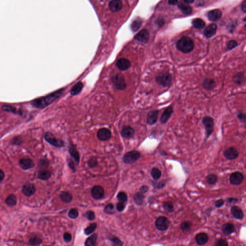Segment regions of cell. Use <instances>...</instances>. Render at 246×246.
<instances>
[{
  "mask_svg": "<svg viewBox=\"0 0 246 246\" xmlns=\"http://www.w3.org/2000/svg\"><path fill=\"white\" fill-rule=\"evenodd\" d=\"M111 132L108 129L102 128L99 129L97 133V138L101 141H107L111 138Z\"/></svg>",
  "mask_w": 246,
  "mask_h": 246,
  "instance_id": "11",
  "label": "cell"
},
{
  "mask_svg": "<svg viewBox=\"0 0 246 246\" xmlns=\"http://www.w3.org/2000/svg\"><path fill=\"white\" fill-rule=\"evenodd\" d=\"M159 111L158 110H152L149 112L147 116V123L148 125L152 126L155 124L158 121Z\"/></svg>",
  "mask_w": 246,
  "mask_h": 246,
  "instance_id": "12",
  "label": "cell"
},
{
  "mask_svg": "<svg viewBox=\"0 0 246 246\" xmlns=\"http://www.w3.org/2000/svg\"><path fill=\"white\" fill-rule=\"evenodd\" d=\"M178 7L184 14H190L192 12V8L186 2H180L178 4Z\"/></svg>",
  "mask_w": 246,
  "mask_h": 246,
  "instance_id": "26",
  "label": "cell"
},
{
  "mask_svg": "<svg viewBox=\"0 0 246 246\" xmlns=\"http://www.w3.org/2000/svg\"><path fill=\"white\" fill-rule=\"evenodd\" d=\"M206 180L209 185H214L216 183L218 177L216 174H210L206 177Z\"/></svg>",
  "mask_w": 246,
  "mask_h": 246,
  "instance_id": "39",
  "label": "cell"
},
{
  "mask_svg": "<svg viewBox=\"0 0 246 246\" xmlns=\"http://www.w3.org/2000/svg\"><path fill=\"white\" fill-rule=\"evenodd\" d=\"M125 209V205L124 203L122 202H120L117 204V209L118 212H122Z\"/></svg>",
  "mask_w": 246,
  "mask_h": 246,
  "instance_id": "55",
  "label": "cell"
},
{
  "mask_svg": "<svg viewBox=\"0 0 246 246\" xmlns=\"http://www.w3.org/2000/svg\"><path fill=\"white\" fill-rule=\"evenodd\" d=\"M64 240L67 243L70 242L72 240V235L69 233H65L63 236Z\"/></svg>",
  "mask_w": 246,
  "mask_h": 246,
  "instance_id": "51",
  "label": "cell"
},
{
  "mask_svg": "<svg viewBox=\"0 0 246 246\" xmlns=\"http://www.w3.org/2000/svg\"><path fill=\"white\" fill-rule=\"evenodd\" d=\"M228 201L229 203H232L233 201H238V200L235 199L234 198H229V199H228Z\"/></svg>",
  "mask_w": 246,
  "mask_h": 246,
  "instance_id": "64",
  "label": "cell"
},
{
  "mask_svg": "<svg viewBox=\"0 0 246 246\" xmlns=\"http://www.w3.org/2000/svg\"><path fill=\"white\" fill-rule=\"evenodd\" d=\"M140 153L137 151H132L127 153L123 156V160L124 163L127 165H131L135 163L136 161L140 157Z\"/></svg>",
  "mask_w": 246,
  "mask_h": 246,
  "instance_id": "5",
  "label": "cell"
},
{
  "mask_svg": "<svg viewBox=\"0 0 246 246\" xmlns=\"http://www.w3.org/2000/svg\"><path fill=\"white\" fill-rule=\"evenodd\" d=\"M97 239V235L94 234L91 235V237L88 238L85 243V245L86 246H94L95 245Z\"/></svg>",
  "mask_w": 246,
  "mask_h": 246,
  "instance_id": "33",
  "label": "cell"
},
{
  "mask_svg": "<svg viewBox=\"0 0 246 246\" xmlns=\"http://www.w3.org/2000/svg\"><path fill=\"white\" fill-rule=\"evenodd\" d=\"M202 123L205 128L206 139H208L213 131L214 119L210 116H205L203 117Z\"/></svg>",
  "mask_w": 246,
  "mask_h": 246,
  "instance_id": "4",
  "label": "cell"
},
{
  "mask_svg": "<svg viewBox=\"0 0 246 246\" xmlns=\"http://www.w3.org/2000/svg\"><path fill=\"white\" fill-rule=\"evenodd\" d=\"M222 231L224 235H229L235 232V228L233 224L226 223L223 225L222 227Z\"/></svg>",
  "mask_w": 246,
  "mask_h": 246,
  "instance_id": "28",
  "label": "cell"
},
{
  "mask_svg": "<svg viewBox=\"0 0 246 246\" xmlns=\"http://www.w3.org/2000/svg\"><path fill=\"white\" fill-rule=\"evenodd\" d=\"M203 87L207 91H212L216 87V82L214 79L210 78H207L203 80Z\"/></svg>",
  "mask_w": 246,
  "mask_h": 246,
  "instance_id": "22",
  "label": "cell"
},
{
  "mask_svg": "<svg viewBox=\"0 0 246 246\" xmlns=\"http://www.w3.org/2000/svg\"><path fill=\"white\" fill-rule=\"evenodd\" d=\"M4 177H5V174L1 169H0V181H2L3 180Z\"/></svg>",
  "mask_w": 246,
  "mask_h": 246,
  "instance_id": "61",
  "label": "cell"
},
{
  "mask_svg": "<svg viewBox=\"0 0 246 246\" xmlns=\"http://www.w3.org/2000/svg\"><path fill=\"white\" fill-rule=\"evenodd\" d=\"M217 27L215 24H212L208 26L204 31V34L208 38H210L214 36L216 32Z\"/></svg>",
  "mask_w": 246,
  "mask_h": 246,
  "instance_id": "19",
  "label": "cell"
},
{
  "mask_svg": "<svg viewBox=\"0 0 246 246\" xmlns=\"http://www.w3.org/2000/svg\"><path fill=\"white\" fill-rule=\"evenodd\" d=\"M64 91V88L57 90L45 96L35 99L32 101L31 104L37 108H44L53 103L56 100L61 96Z\"/></svg>",
  "mask_w": 246,
  "mask_h": 246,
  "instance_id": "1",
  "label": "cell"
},
{
  "mask_svg": "<svg viewBox=\"0 0 246 246\" xmlns=\"http://www.w3.org/2000/svg\"><path fill=\"white\" fill-rule=\"evenodd\" d=\"M117 198L120 202L125 203L127 200V196L126 193L124 192H120L117 196Z\"/></svg>",
  "mask_w": 246,
  "mask_h": 246,
  "instance_id": "45",
  "label": "cell"
},
{
  "mask_svg": "<svg viewBox=\"0 0 246 246\" xmlns=\"http://www.w3.org/2000/svg\"><path fill=\"white\" fill-rule=\"evenodd\" d=\"M112 83L118 90H124L126 88V83L122 75L118 74L113 75L112 78Z\"/></svg>",
  "mask_w": 246,
  "mask_h": 246,
  "instance_id": "6",
  "label": "cell"
},
{
  "mask_svg": "<svg viewBox=\"0 0 246 246\" xmlns=\"http://www.w3.org/2000/svg\"><path fill=\"white\" fill-rule=\"evenodd\" d=\"M69 216L71 219H76L78 216V212L75 209H72L69 212Z\"/></svg>",
  "mask_w": 246,
  "mask_h": 246,
  "instance_id": "48",
  "label": "cell"
},
{
  "mask_svg": "<svg viewBox=\"0 0 246 246\" xmlns=\"http://www.w3.org/2000/svg\"><path fill=\"white\" fill-rule=\"evenodd\" d=\"M69 166L71 169L73 170V172H74L75 171V167L74 163H73V161H70L69 164Z\"/></svg>",
  "mask_w": 246,
  "mask_h": 246,
  "instance_id": "60",
  "label": "cell"
},
{
  "mask_svg": "<svg viewBox=\"0 0 246 246\" xmlns=\"http://www.w3.org/2000/svg\"><path fill=\"white\" fill-rule=\"evenodd\" d=\"M155 226L160 231H165L169 226L168 219L165 216L159 217L156 220Z\"/></svg>",
  "mask_w": 246,
  "mask_h": 246,
  "instance_id": "8",
  "label": "cell"
},
{
  "mask_svg": "<svg viewBox=\"0 0 246 246\" xmlns=\"http://www.w3.org/2000/svg\"><path fill=\"white\" fill-rule=\"evenodd\" d=\"M173 113V107L171 106L167 107L165 110L160 118V122L161 124H166L172 117Z\"/></svg>",
  "mask_w": 246,
  "mask_h": 246,
  "instance_id": "13",
  "label": "cell"
},
{
  "mask_svg": "<svg viewBox=\"0 0 246 246\" xmlns=\"http://www.w3.org/2000/svg\"><path fill=\"white\" fill-rule=\"evenodd\" d=\"M168 2L169 5H175L178 4V0H168Z\"/></svg>",
  "mask_w": 246,
  "mask_h": 246,
  "instance_id": "59",
  "label": "cell"
},
{
  "mask_svg": "<svg viewBox=\"0 0 246 246\" xmlns=\"http://www.w3.org/2000/svg\"><path fill=\"white\" fill-rule=\"evenodd\" d=\"M184 2H186L187 4H192L194 1V0H183Z\"/></svg>",
  "mask_w": 246,
  "mask_h": 246,
  "instance_id": "63",
  "label": "cell"
},
{
  "mask_svg": "<svg viewBox=\"0 0 246 246\" xmlns=\"http://www.w3.org/2000/svg\"><path fill=\"white\" fill-rule=\"evenodd\" d=\"M29 243L31 245H39L42 243V240L39 237H34L31 238Z\"/></svg>",
  "mask_w": 246,
  "mask_h": 246,
  "instance_id": "44",
  "label": "cell"
},
{
  "mask_svg": "<svg viewBox=\"0 0 246 246\" xmlns=\"http://www.w3.org/2000/svg\"><path fill=\"white\" fill-rule=\"evenodd\" d=\"M163 208L165 211L168 212H172L174 211V206L172 203L169 201L165 202L163 204Z\"/></svg>",
  "mask_w": 246,
  "mask_h": 246,
  "instance_id": "43",
  "label": "cell"
},
{
  "mask_svg": "<svg viewBox=\"0 0 246 246\" xmlns=\"http://www.w3.org/2000/svg\"><path fill=\"white\" fill-rule=\"evenodd\" d=\"M155 81L157 83L163 87H167L172 82V75L168 72L160 73L156 77Z\"/></svg>",
  "mask_w": 246,
  "mask_h": 246,
  "instance_id": "3",
  "label": "cell"
},
{
  "mask_svg": "<svg viewBox=\"0 0 246 246\" xmlns=\"http://www.w3.org/2000/svg\"><path fill=\"white\" fill-rule=\"evenodd\" d=\"M109 6L112 12H118L122 8V2L121 0H112L109 2Z\"/></svg>",
  "mask_w": 246,
  "mask_h": 246,
  "instance_id": "21",
  "label": "cell"
},
{
  "mask_svg": "<svg viewBox=\"0 0 246 246\" xmlns=\"http://www.w3.org/2000/svg\"><path fill=\"white\" fill-rule=\"evenodd\" d=\"M135 38L141 43H146L150 39V34L147 30H142L136 35Z\"/></svg>",
  "mask_w": 246,
  "mask_h": 246,
  "instance_id": "15",
  "label": "cell"
},
{
  "mask_svg": "<svg viewBox=\"0 0 246 246\" xmlns=\"http://www.w3.org/2000/svg\"><path fill=\"white\" fill-rule=\"evenodd\" d=\"M165 181H162L158 183L156 187L159 188V189L163 188L165 186Z\"/></svg>",
  "mask_w": 246,
  "mask_h": 246,
  "instance_id": "58",
  "label": "cell"
},
{
  "mask_svg": "<svg viewBox=\"0 0 246 246\" xmlns=\"http://www.w3.org/2000/svg\"><path fill=\"white\" fill-rule=\"evenodd\" d=\"M245 74L242 72L237 73L233 77V81L237 85H241L245 82Z\"/></svg>",
  "mask_w": 246,
  "mask_h": 246,
  "instance_id": "29",
  "label": "cell"
},
{
  "mask_svg": "<svg viewBox=\"0 0 246 246\" xmlns=\"http://www.w3.org/2000/svg\"><path fill=\"white\" fill-rule=\"evenodd\" d=\"M19 165L23 170H27L31 168L34 166L33 161L30 158H24L20 160Z\"/></svg>",
  "mask_w": 246,
  "mask_h": 246,
  "instance_id": "20",
  "label": "cell"
},
{
  "mask_svg": "<svg viewBox=\"0 0 246 246\" xmlns=\"http://www.w3.org/2000/svg\"><path fill=\"white\" fill-rule=\"evenodd\" d=\"M244 178V176L241 173L234 172L230 177V183L232 185H239L242 182Z\"/></svg>",
  "mask_w": 246,
  "mask_h": 246,
  "instance_id": "9",
  "label": "cell"
},
{
  "mask_svg": "<svg viewBox=\"0 0 246 246\" xmlns=\"http://www.w3.org/2000/svg\"><path fill=\"white\" fill-rule=\"evenodd\" d=\"M5 203L9 206H14L17 203V197L14 194L10 195L5 200Z\"/></svg>",
  "mask_w": 246,
  "mask_h": 246,
  "instance_id": "35",
  "label": "cell"
},
{
  "mask_svg": "<svg viewBox=\"0 0 246 246\" xmlns=\"http://www.w3.org/2000/svg\"><path fill=\"white\" fill-rule=\"evenodd\" d=\"M242 10L244 12H246V1H244V2H243L242 5L241 6Z\"/></svg>",
  "mask_w": 246,
  "mask_h": 246,
  "instance_id": "62",
  "label": "cell"
},
{
  "mask_svg": "<svg viewBox=\"0 0 246 246\" xmlns=\"http://www.w3.org/2000/svg\"><path fill=\"white\" fill-rule=\"evenodd\" d=\"M142 24V20L140 19H137L135 20L132 23L131 25V28L132 30L134 31H136L138 30Z\"/></svg>",
  "mask_w": 246,
  "mask_h": 246,
  "instance_id": "41",
  "label": "cell"
},
{
  "mask_svg": "<svg viewBox=\"0 0 246 246\" xmlns=\"http://www.w3.org/2000/svg\"><path fill=\"white\" fill-rule=\"evenodd\" d=\"M148 190L149 187H148V186H146V185H143V186L141 187L140 189H139L140 193H142L143 194H145L146 192H147Z\"/></svg>",
  "mask_w": 246,
  "mask_h": 246,
  "instance_id": "56",
  "label": "cell"
},
{
  "mask_svg": "<svg viewBox=\"0 0 246 246\" xmlns=\"http://www.w3.org/2000/svg\"><path fill=\"white\" fill-rule=\"evenodd\" d=\"M216 245L217 246H227L228 244L225 239H220L218 240Z\"/></svg>",
  "mask_w": 246,
  "mask_h": 246,
  "instance_id": "54",
  "label": "cell"
},
{
  "mask_svg": "<svg viewBox=\"0 0 246 246\" xmlns=\"http://www.w3.org/2000/svg\"><path fill=\"white\" fill-rule=\"evenodd\" d=\"M224 154L226 159L229 160H232L238 158L239 155V152L235 148L230 147L225 150Z\"/></svg>",
  "mask_w": 246,
  "mask_h": 246,
  "instance_id": "14",
  "label": "cell"
},
{
  "mask_svg": "<svg viewBox=\"0 0 246 246\" xmlns=\"http://www.w3.org/2000/svg\"><path fill=\"white\" fill-rule=\"evenodd\" d=\"M51 176V172L47 170H42L38 173V177L42 180H47Z\"/></svg>",
  "mask_w": 246,
  "mask_h": 246,
  "instance_id": "34",
  "label": "cell"
},
{
  "mask_svg": "<svg viewBox=\"0 0 246 246\" xmlns=\"http://www.w3.org/2000/svg\"><path fill=\"white\" fill-rule=\"evenodd\" d=\"M3 111H5V112H10V113H19L18 112L16 107L14 106H11V105H2L1 107Z\"/></svg>",
  "mask_w": 246,
  "mask_h": 246,
  "instance_id": "40",
  "label": "cell"
},
{
  "mask_svg": "<svg viewBox=\"0 0 246 246\" xmlns=\"http://www.w3.org/2000/svg\"><path fill=\"white\" fill-rule=\"evenodd\" d=\"M238 46V43L235 40H232L228 41L227 44V50L230 51Z\"/></svg>",
  "mask_w": 246,
  "mask_h": 246,
  "instance_id": "47",
  "label": "cell"
},
{
  "mask_svg": "<svg viewBox=\"0 0 246 246\" xmlns=\"http://www.w3.org/2000/svg\"><path fill=\"white\" fill-rule=\"evenodd\" d=\"M83 88V84L81 82H78L71 88L70 91L71 94L73 96L77 95L78 93H80V91L82 90Z\"/></svg>",
  "mask_w": 246,
  "mask_h": 246,
  "instance_id": "30",
  "label": "cell"
},
{
  "mask_svg": "<svg viewBox=\"0 0 246 246\" xmlns=\"http://www.w3.org/2000/svg\"><path fill=\"white\" fill-rule=\"evenodd\" d=\"M104 211L107 214H113L114 212V206L112 204H109L107 206H105Z\"/></svg>",
  "mask_w": 246,
  "mask_h": 246,
  "instance_id": "46",
  "label": "cell"
},
{
  "mask_svg": "<svg viewBox=\"0 0 246 246\" xmlns=\"http://www.w3.org/2000/svg\"><path fill=\"white\" fill-rule=\"evenodd\" d=\"M88 166L91 168L96 167L98 165V161L95 157H92L90 158V160L88 161Z\"/></svg>",
  "mask_w": 246,
  "mask_h": 246,
  "instance_id": "49",
  "label": "cell"
},
{
  "mask_svg": "<svg viewBox=\"0 0 246 246\" xmlns=\"http://www.w3.org/2000/svg\"><path fill=\"white\" fill-rule=\"evenodd\" d=\"M117 66L120 70H126L130 67V62L126 58H121L118 60L117 62Z\"/></svg>",
  "mask_w": 246,
  "mask_h": 246,
  "instance_id": "17",
  "label": "cell"
},
{
  "mask_svg": "<svg viewBox=\"0 0 246 246\" xmlns=\"http://www.w3.org/2000/svg\"><path fill=\"white\" fill-rule=\"evenodd\" d=\"M86 216L89 220H93L95 217L94 212L92 211H89L86 212Z\"/></svg>",
  "mask_w": 246,
  "mask_h": 246,
  "instance_id": "50",
  "label": "cell"
},
{
  "mask_svg": "<svg viewBox=\"0 0 246 246\" xmlns=\"http://www.w3.org/2000/svg\"><path fill=\"white\" fill-rule=\"evenodd\" d=\"M231 212L234 217L238 220H242L244 217V214L242 210L237 206H232L231 209Z\"/></svg>",
  "mask_w": 246,
  "mask_h": 246,
  "instance_id": "25",
  "label": "cell"
},
{
  "mask_svg": "<svg viewBox=\"0 0 246 246\" xmlns=\"http://www.w3.org/2000/svg\"><path fill=\"white\" fill-rule=\"evenodd\" d=\"M91 195L94 199H102L104 196V188L99 186H94L91 191Z\"/></svg>",
  "mask_w": 246,
  "mask_h": 246,
  "instance_id": "10",
  "label": "cell"
},
{
  "mask_svg": "<svg viewBox=\"0 0 246 246\" xmlns=\"http://www.w3.org/2000/svg\"><path fill=\"white\" fill-rule=\"evenodd\" d=\"M111 240L113 242L114 245H117V246H122L123 245L122 242L118 238L113 237L111 239Z\"/></svg>",
  "mask_w": 246,
  "mask_h": 246,
  "instance_id": "53",
  "label": "cell"
},
{
  "mask_svg": "<svg viewBox=\"0 0 246 246\" xmlns=\"http://www.w3.org/2000/svg\"><path fill=\"white\" fill-rule=\"evenodd\" d=\"M36 191L35 185L31 183H27L22 188V192L27 197H30L34 194Z\"/></svg>",
  "mask_w": 246,
  "mask_h": 246,
  "instance_id": "16",
  "label": "cell"
},
{
  "mask_svg": "<svg viewBox=\"0 0 246 246\" xmlns=\"http://www.w3.org/2000/svg\"><path fill=\"white\" fill-rule=\"evenodd\" d=\"M45 139L48 142L56 147H62L65 145L64 141L56 139L52 133L47 132L45 135Z\"/></svg>",
  "mask_w": 246,
  "mask_h": 246,
  "instance_id": "7",
  "label": "cell"
},
{
  "mask_svg": "<svg viewBox=\"0 0 246 246\" xmlns=\"http://www.w3.org/2000/svg\"><path fill=\"white\" fill-rule=\"evenodd\" d=\"M133 198H134L135 202L138 205H141L142 204L144 199V196L143 194L140 192H138V193H136L134 195Z\"/></svg>",
  "mask_w": 246,
  "mask_h": 246,
  "instance_id": "37",
  "label": "cell"
},
{
  "mask_svg": "<svg viewBox=\"0 0 246 246\" xmlns=\"http://www.w3.org/2000/svg\"><path fill=\"white\" fill-rule=\"evenodd\" d=\"M237 117L241 122L245 123L246 121V114L244 113L240 112L238 113Z\"/></svg>",
  "mask_w": 246,
  "mask_h": 246,
  "instance_id": "52",
  "label": "cell"
},
{
  "mask_svg": "<svg viewBox=\"0 0 246 246\" xmlns=\"http://www.w3.org/2000/svg\"><path fill=\"white\" fill-rule=\"evenodd\" d=\"M151 174L154 180H158L161 177V173L159 169L154 167L151 170Z\"/></svg>",
  "mask_w": 246,
  "mask_h": 246,
  "instance_id": "38",
  "label": "cell"
},
{
  "mask_svg": "<svg viewBox=\"0 0 246 246\" xmlns=\"http://www.w3.org/2000/svg\"><path fill=\"white\" fill-rule=\"evenodd\" d=\"M176 47L183 53H188L192 52L194 48V43L190 38L184 36L178 40Z\"/></svg>",
  "mask_w": 246,
  "mask_h": 246,
  "instance_id": "2",
  "label": "cell"
},
{
  "mask_svg": "<svg viewBox=\"0 0 246 246\" xmlns=\"http://www.w3.org/2000/svg\"><path fill=\"white\" fill-rule=\"evenodd\" d=\"M60 198L62 201L66 203H69L72 201L73 196L69 192L64 191L62 192L60 195Z\"/></svg>",
  "mask_w": 246,
  "mask_h": 246,
  "instance_id": "31",
  "label": "cell"
},
{
  "mask_svg": "<svg viewBox=\"0 0 246 246\" xmlns=\"http://www.w3.org/2000/svg\"><path fill=\"white\" fill-rule=\"evenodd\" d=\"M195 241L198 245L202 246L205 245L208 242L209 237L207 235L204 233H200L196 235Z\"/></svg>",
  "mask_w": 246,
  "mask_h": 246,
  "instance_id": "18",
  "label": "cell"
},
{
  "mask_svg": "<svg viewBox=\"0 0 246 246\" xmlns=\"http://www.w3.org/2000/svg\"><path fill=\"white\" fill-rule=\"evenodd\" d=\"M69 152L72 158H74L75 161L78 164L80 160L79 153L78 152L76 147L74 145H73V144L70 143V144L69 147Z\"/></svg>",
  "mask_w": 246,
  "mask_h": 246,
  "instance_id": "27",
  "label": "cell"
},
{
  "mask_svg": "<svg viewBox=\"0 0 246 246\" xmlns=\"http://www.w3.org/2000/svg\"><path fill=\"white\" fill-rule=\"evenodd\" d=\"M192 24L196 28L199 30L203 29L205 26V23L203 20L199 18L194 19L192 21Z\"/></svg>",
  "mask_w": 246,
  "mask_h": 246,
  "instance_id": "32",
  "label": "cell"
},
{
  "mask_svg": "<svg viewBox=\"0 0 246 246\" xmlns=\"http://www.w3.org/2000/svg\"><path fill=\"white\" fill-rule=\"evenodd\" d=\"M97 228V224L96 223H93L91 225L85 229V234L87 235L92 234L95 230Z\"/></svg>",
  "mask_w": 246,
  "mask_h": 246,
  "instance_id": "42",
  "label": "cell"
},
{
  "mask_svg": "<svg viewBox=\"0 0 246 246\" xmlns=\"http://www.w3.org/2000/svg\"><path fill=\"white\" fill-rule=\"evenodd\" d=\"M207 17L211 21H216L221 18V11L219 9L213 10L208 13Z\"/></svg>",
  "mask_w": 246,
  "mask_h": 246,
  "instance_id": "23",
  "label": "cell"
},
{
  "mask_svg": "<svg viewBox=\"0 0 246 246\" xmlns=\"http://www.w3.org/2000/svg\"><path fill=\"white\" fill-rule=\"evenodd\" d=\"M224 200L222 199L218 200L216 202V206L217 208H220L224 205Z\"/></svg>",
  "mask_w": 246,
  "mask_h": 246,
  "instance_id": "57",
  "label": "cell"
},
{
  "mask_svg": "<svg viewBox=\"0 0 246 246\" xmlns=\"http://www.w3.org/2000/svg\"><path fill=\"white\" fill-rule=\"evenodd\" d=\"M135 130L130 126H125L123 127L121 131V135L123 138L130 139L134 135Z\"/></svg>",
  "mask_w": 246,
  "mask_h": 246,
  "instance_id": "24",
  "label": "cell"
},
{
  "mask_svg": "<svg viewBox=\"0 0 246 246\" xmlns=\"http://www.w3.org/2000/svg\"><path fill=\"white\" fill-rule=\"evenodd\" d=\"M192 225V223H191L190 222L186 221L183 222L180 225V227L183 232L187 233L190 230Z\"/></svg>",
  "mask_w": 246,
  "mask_h": 246,
  "instance_id": "36",
  "label": "cell"
}]
</instances>
